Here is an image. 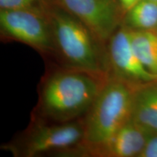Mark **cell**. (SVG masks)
I'll use <instances>...</instances> for the list:
<instances>
[{"mask_svg": "<svg viewBox=\"0 0 157 157\" xmlns=\"http://www.w3.org/2000/svg\"><path fill=\"white\" fill-rule=\"evenodd\" d=\"M97 76L75 68L54 74L42 90L41 104L44 113L61 123L87 113L103 86Z\"/></svg>", "mask_w": 157, "mask_h": 157, "instance_id": "obj_1", "label": "cell"}, {"mask_svg": "<svg viewBox=\"0 0 157 157\" xmlns=\"http://www.w3.org/2000/svg\"><path fill=\"white\" fill-rule=\"evenodd\" d=\"M44 10L50 20L55 44L65 60L75 69L95 76L104 71L99 41L80 20L57 2L47 1Z\"/></svg>", "mask_w": 157, "mask_h": 157, "instance_id": "obj_2", "label": "cell"}, {"mask_svg": "<svg viewBox=\"0 0 157 157\" xmlns=\"http://www.w3.org/2000/svg\"><path fill=\"white\" fill-rule=\"evenodd\" d=\"M133 92L128 82L117 76L103 84L84 124L86 149L103 145L130 119Z\"/></svg>", "mask_w": 157, "mask_h": 157, "instance_id": "obj_3", "label": "cell"}, {"mask_svg": "<svg viewBox=\"0 0 157 157\" xmlns=\"http://www.w3.org/2000/svg\"><path fill=\"white\" fill-rule=\"evenodd\" d=\"M0 25L4 34L15 40L42 51L56 49L44 5L39 9L1 10Z\"/></svg>", "mask_w": 157, "mask_h": 157, "instance_id": "obj_4", "label": "cell"}, {"mask_svg": "<svg viewBox=\"0 0 157 157\" xmlns=\"http://www.w3.org/2000/svg\"><path fill=\"white\" fill-rule=\"evenodd\" d=\"M82 21L100 42L111 39L120 21L118 0H56Z\"/></svg>", "mask_w": 157, "mask_h": 157, "instance_id": "obj_5", "label": "cell"}, {"mask_svg": "<svg viewBox=\"0 0 157 157\" xmlns=\"http://www.w3.org/2000/svg\"><path fill=\"white\" fill-rule=\"evenodd\" d=\"M109 40L110 62L117 77L127 82L143 84L157 81V75L148 71L135 53L130 29L125 25L121 27Z\"/></svg>", "mask_w": 157, "mask_h": 157, "instance_id": "obj_6", "label": "cell"}, {"mask_svg": "<svg viewBox=\"0 0 157 157\" xmlns=\"http://www.w3.org/2000/svg\"><path fill=\"white\" fill-rule=\"evenodd\" d=\"M84 124L64 122L60 125L40 126L31 133L25 147L26 156L54 151L66 150L84 139Z\"/></svg>", "mask_w": 157, "mask_h": 157, "instance_id": "obj_7", "label": "cell"}, {"mask_svg": "<svg viewBox=\"0 0 157 157\" xmlns=\"http://www.w3.org/2000/svg\"><path fill=\"white\" fill-rule=\"evenodd\" d=\"M148 132L130 118L109 140L101 146L87 149V153L95 156L139 157Z\"/></svg>", "mask_w": 157, "mask_h": 157, "instance_id": "obj_8", "label": "cell"}, {"mask_svg": "<svg viewBox=\"0 0 157 157\" xmlns=\"http://www.w3.org/2000/svg\"><path fill=\"white\" fill-rule=\"evenodd\" d=\"M131 119L148 132L157 133V81L133 92Z\"/></svg>", "mask_w": 157, "mask_h": 157, "instance_id": "obj_9", "label": "cell"}, {"mask_svg": "<svg viewBox=\"0 0 157 157\" xmlns=\"http://www.w3.org/2000/svg\"><path fill=\"white\" fill-rule=\"evenodd\" d=\"M131 42L145 68L157 75V30L131 29Z\"/></svg>", "mask_w": 157, "mask_h": 157, "instance_id": "obj_10", "label": "cell"}, {"mask_svg": "<svg viewBox=\"0 0 157 157\" xmlns=\"http://www.w3.org/2000/svg\"><path fill=\"white\" fill-rule=\"evenodd\" d=\"M124 22L132 30H157V2L139 0L126 11Z\"/></svg>", "mask_w": 157, "mask_h": 157, "instance_id": "obj_11", "label": "cell"}, {"mask_svg": "<svg viewBox=\"0 0 157 157\" xmlns=\"http://www.w3.org/2000/svg\"><path fill=\"white\" fill-rule=\"evenodd\" d=\"M47 0H0L1 10L43 8Z\"/></svg>", "mask_w": 157, "mask_h": 157, "instance_id": "obj_12", "label": "cell"}, {"mask_svg": "<svg viewBox=\"0 0 157 157\" xmlns=\"http://www.w3.org/2000/svg\"><path fill=\"white\" fill-rule=\"evenodd\" d=\"M139 157H157V133L148 132L146 145Z\"/></svg>", "mask_w": 157, "mask_h": 157, "instance_id": "obj_13", "label": "cell"}, {"mask_svg": "<svg viewBox=\"0 0 157 157\" xmlns=\"http://www.w3.org/2000/svg\"><path fill=\"white\" fill-rule=\"evenodd\" d=\"M139 0H118L120 4L121 7L125 12L129 10L131 7H132Z\"/></svg>", "mask_w": 157, "mask_h": 157, "instance_id": "obj_14", "label": "cell"}, {"mask_svg": "<svg viewBox=\"0 0 157 157\" xmlns=\"http://www.w3.org/2000/svg\"><path fill=\"white\" fill-rule=\"evenodd\" d=\"M151 1H155V2H157V0H151Z\"/></svg>", "mask_w": 157, "mask_h": 157, "instance_id": "obj_15", "label": "cell"}]
</instances>
